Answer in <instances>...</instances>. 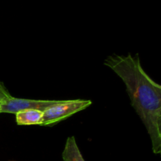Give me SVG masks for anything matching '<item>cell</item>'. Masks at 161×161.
<instances>
[{
    "mask_svg": "<svg viewBox=\"0 0 161 161\" xmlns=\"http://www.w3.org/2000/svg\"><path fill=\"white\" fill-rule=\"evenodd\" d=\"M104 64L125 84L130 104L144 124L155 154L161 153V86L143 69L138 54L110 55Z\"/></svg>",
    "mask_w": 161,
    "mask_h": 161,
    "instance_id": "obj_1",
    "label": "cell"
},
{
    "mask_svg": "<svg viewBox=\"0 0 161 161\" xmlns=\"http://www.w3.org/2000/svg\"><path fill=\"white\" fill-rule=\"evenodd\" d=\"M92 104L91 100L75 99V100H61L43 111L42 123L40 126L51 127L61 121L64 120L72 115L86 109Z\"/></svg>",
    "mask_w": 161,
    "mask_h": 161,
    "instance_id": "obj_2",
    "label": "cell"
},
{
    "mask_svg": "<svg viewBox=\"0 0 161 161\" xmlns=\"http://www.w3.org/2000/svg\"><path fill=\"white\" fill-rule=\"evenodd\" d=\"M61 100H34V99L17 98L9 97L3 101L1 105V113L15 114L17 112L25 109H36L45 111L47 108L58 103Z\"/></svg>",
    "mask_w": 161,
    "mask_h": 161,
    "instance_id": "obj_3",
    "label": "cell"
},
{
    "mask_svg": "<svg viewBox=\"0 0 161 161\" xmlns=\"http://www.w3.org/2000/svg\"><path fill=\"white\" fill-rule=\"evenodd\" d=\"M16 123L20 126L39 125L42 123L43 112L36 109H25L15 113Z\"/></svg>",
    "mask_w": 161,
    "mask_h": 161,
    "instance_id": "obj_4",
    "label": "cell"
},
{
    "mask_svg": "<svg viewBox=\"0 0 161 161\" xmlns=\"http://www.w3.org/2000/svg\"><path fill=\"white\" fill-rule=\"evenodd\" d=\"M62 159L63 161H85L74 136L69 137L66 140Z\"/></svg>",
    "mask_w": 161,
    "mask_h": 161,
    "instance_id": "obj_5",
    "label": "cell"
},
{
    "mask_svg": "<svg viewBox=\"0 0 161 161\" xmlns=\"http://www.w3.org/2000/svg\"><path fill=\"white\" fill-rule=\"evenodd\" d=\"M0 95L6 97V98H7V97H11L10 94L8 92V91L6 90V88L5 87V86L1 83V82H0Z\"/></svg>",
    "mask_w": 161,
    "mask_h": 161,
    "instance_id": "obj_6",
    "label": "cell"
},
{
    "mask_svg": "<svg viewBox=\"0 0 161 161\" xmlns=\"http://www.w3.org/2000/svg\"><path fill=\"white\" fill-rule=\"evenodd\" d=\"M5 98H6V97H3V96L0 95V113H1V105H2V103H3V101L4 100ZM8 98V97H7Z\"/></svg>",
    "mask_w": 161,
    "mask_h": 161,
    "instance_id": "obj_7",
    "label": "cell"
}]
</instances>
